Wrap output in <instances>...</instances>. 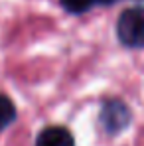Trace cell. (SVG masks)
I'll return each instance as SVG.
<instances>
[{"instance_id":"6da1fadb","label":"cell","mask_w":144,"mask_h":146,"mask_svg":"<svg viewBox=\"0 0 144 146\" xmlns=\"http://www.w3.org/2000/svg\"><path fill=\"white\" fill-rule=\"evenodd\" d=\"M119 40L128 48H144V8L124 10L117 24Z\"/></svg>"},{"instance_id":"7a4b0ae2","label":"cell","mask_w":144,"mask_h":146,"mask_svg":"<svg viewBox=\"0 0 144 146\" xmlns=\"http://www.w3.org/2000/svg\"><path fill=\"white\" fill-rule=\"evenodd\" d=\"M130 121V111L119 99H109L101 109V124L107 132H120Z\"/></svg>"},{"instance_id":"3957f363","label":"cell","mask_w":144,"mask_h":146,"mask_svg":"<svg viewBox=\"0 0 144 146\" xmlns=\"http://www.w3.org/2000/svg\"><path fill=\"white\" fill-rule=\"evenodd\" d=\"M36 146H75L71 132L63 126H48L38 134Z\"/></svg>"},{"instance_id":"277c9868","label":"cell","mask_w":144,"mask_h":146,"mask_svg":"<svg viewBox=\"0 0 144 146\" xmlns=\"http://www.w3.org/2000/svg\"><path fill=\"white\" fill-rule=\"evenodd\" d=\"M16 119V107L6 95H0V130H4L8 124Z\"/></svg>"},{"instance_id":"5b68a950","label":"cell","mask_w":144,"mask_h":146,"mask_svg":"<svg viewBox=\"0 0 144 146\" xmlns=\"http://www.w3.org/2000/svg\"><path fill=\"white\" fill-rule=\"evenodd\" d=\"M95 2L97 0H61L63 8H65L67 12H73V14H81V12L89 10Z\"/></svg>"},{"instance_id":"8992f818","label":"cell","mask_w":144,"mask_h":146,"mask_svg":"<svg viewBox=\"0 0 144 146\" xmlns=\"http://www.w3.org/2000/svg\"><path fill=\"white\" fill-rule=\"evenodd\" d=\"M99 2H103V4H113V2H117V0H99Z\"/></svg>"}]
</instances>
